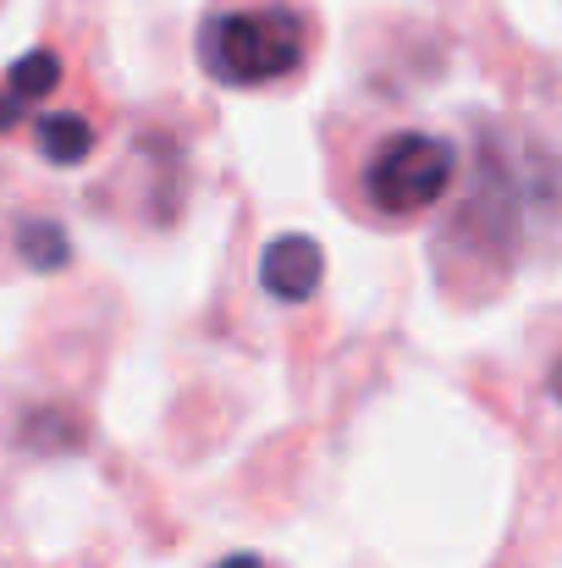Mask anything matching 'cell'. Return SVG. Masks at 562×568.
Masks as SVG:
<instances>
[{"label":"cell","mask_w":562,"mask_h":568,"mask_svg":"<svg viewBox=\"0 0 562 568\" xmlns=\"http://www.w3.org/2000/svg\"><path fill=\"white\" fill-rule=\"evenodd\" d=\"M304 11L293 0H254V6H221L198 28V61L215 83L259 89L282 83L304 67Z\"/></svg>","instance_id":"obj_1"},{"label":"cell","mask_w":562,"mask_h":568,"mask_svg":"<svg viewBox=\"0 0 562 568\" xmlns=\"http://www.w3.org/2000/svg\"><path fill=\"white\" fill-rule=\"evenodd\" d=\"M17 254L28 271H67L72 265V237L55 226V221H22L17 226Z\"/></svg>","instance_id":"obj_6"},{"label":"cell","mask_w":562,"mask_h":568,"mask_svg":"<svg viewBox=\"0 0 562 568\" xmlns=\"http://www.w3.org/2000/svg\"><path fill=\"white\" fill-rule=\"evenodd\" d=\"M259 282H265L270 298L304 304V298H315V287L326 282V248H320L309 232L270 237L265 254H259Z\"/></svg>","instance_id":"obj_3"},{"label":"cell","mask_w":562,"mask_h":568,"mask_svg":"<svg viewBox=\"0 0 562 568\" xmlns=\"http://www.w3.org/2000/svg\"><path fill=\"white\" fill-rule=\"evenodd\" d=\"M61 83V55L55 50H28L22 61H11L6 83H0V133H11L44 94H55Z\"/></svg>","instance_id":"obj_4"},{"label":"cell","mask_w":562,"mask_h":568,"mask_svg":"<svg viewBox=\"0 0 562 568\" xmlns=\"http://www.w3.org/2000/svg\"><path fill=\"white\" fill-rule=\"evenodd\" d=\"M33 139H39V155H44L50 166H78V161H89V150H94V128H89L78 111H44V116L33 122Z\"/></svg>","instance_id":"obj_5"},{"label":"cell","mask_w":562,"mask_h":568,"mask_svg":"<svg viewBox=\"0 0 562 568\" xmlns=\"http://www.w3.org/2000/svg\"><path fill=\"white\" fill-rule=\"evenodd\" d=\"M215 568H265L254 552H237V558H226V564H215Z\"/></svg>","instance_id":"obj_7"},{"label":"cell","mask_w":562,"mask_h":568,"mask_svg":"<svg viewBox=\"0 0 562 568\" xmlns=\"http://www.w3.org/2000/svg\"><path fill=\"white\" fill-rule=\"evenodd\" d=\"M458 178V150L436 133H391L370 155L365 189L380 215H419Z\"/></svg>","instance_id":"obj_2"}]
</instances>
